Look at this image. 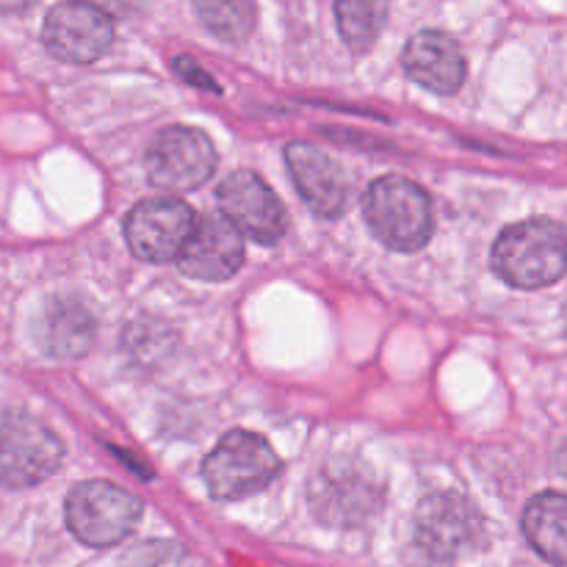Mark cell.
I'll list each match as a JSON object with an SVG mask.
<instances>
[{"mask_svg": "<svg viewBox=\"0 0 567 567\" xmlns=\"http://www.w3.org/2000/svg\"><path fill=\"white\" fill-rule=\"evenodd\" d=\"M172 66H175V70L181 72L183 78H186V81H192L194 86H203V89H210V92H219V86H214V81H210V78L205 75L199 66H194V61L186 59V55L175 59V64H172Z\"/></svg>", "mask_w": 567, "mask_h": 567, "instance_id": "19", "label": "cell"}, {"mask_svg": "<svg viewBox=\"0 0 567 567\" xmlns=\"http://www.w3.org/2000/svg\"><path fill=\"white\" fill-rule=\"evenodd\" d=\"M89 3H94L97 9H103L105 14L111 17H127L133 14V11L142 9L144 0H89Z\"/></svg>", "mask_w": 567, "mask_h": 567, "instance_id": "20", "label": "cell"}, {"mask_svg": "<svg viewBox=\"0 0 567 567\" xmlns=\"http://www.w3.org/2000/svg\"><path fill=\"white\" fill-rule=\"evenodd\" d=\"M64 446L44 421L25 410L0 413V487L25 491L61 468Z\"/></svg>", "mask_w": 567, "mask_h": 567, "instance_id": "3", "label": "cell"}, {"mask_svg": "<svg viewBox=\"0 0 567 567\" xmlns=\"http://www.w3.org/2000/svg\"><path fill=\"white\" fill-rule=\"evenodd\" d=\"M197 17L214 37L227 42H241L252 33L258 20L255 0H194Z\"/></svg>", "mask_w": 567, "mask_h": 567, "instance_id": "18", "label": "cell"}, {"mask_svg": "<svg viewBox=\"0 0 567 567\" xmlns=\"http://www.w3.org/2000/svg\"><path fill=\"white\" fill-rule=\"evenodd\" d=\"M197 216L183 199H142L125 219V238L131 252L147 264H166L183 252L192 238Z\"/></svg>", "mask_w": 567, "mask_h": 567, "instance_id": "6", "label": "cell"}, {"mask_svg": "<svg viewBox=\"0 0 567 567\" xmlns=\"http://www.w3.org/2000/svg\"><path fill=\"white\" fill-rule=\"evenodd\" d=\"M64 515L78 540L92 548H105L122 543L136 529L142 502L114 482L94 480L72 487Z\"/></svg>", "mask_w": 567, "mask_h": 567, "instance_id": "5", "label": "cell"}, {"mask_svg": "<svg viewBox=\"0 0 567 567\" xmlns=\"http://www.w3.org/2000/svg\"><path fill=\"white\" fill-rule=\"evenodd\" d=\"M216 147L197 127H164L147 150L150 181L166 192H188L214 175Z\"/></svg>", "mask_w": 567, "mask_h": 567, "instance_id": "8", "label": "cell"}, {"mask_svg": "<svg viewBox=\"0 0 567 567\" xmlns=\"http://www.w3.org/2000/svg\"><path fill=\"white\" fill-rule=\"evenodd\" d=\"M363 214L371 233L393 252H415L432 238V203L419 183L385 175L365 192Z\"/></svg>", "mask_w": 567, "mask_h": 567, "instance_id": "2", "label": "cell"}, {"mask_svg": "<svg viewBox=\"0 0 567 567\" xmlns=\"http://www.w3.org/2000/svg\"><path fill=\"white\" fill-rule=\"evenodd\" d=\"M97 336L92 305L78 297H53L33 319V341L44 354L59 360L83 358Z\"/></svg>", "mask_w": 567, "mask_h": 567, "instance_id": "13", "label": "cell"}, {"mask_svg": "<svg viewBox=\"0 0 567 567\" xmlns=\"http://www.w3.org/2000/svg\"><path fill=\"white\" fill-rule=\"evenodd\" d=\"M244 264V233L225 214L197 219L192 238L177 255V266L186 277L203 282H225Z\"/></svg>", "mask_w": 567, "mask_h": 567, "instance_id": "11", "label": "cell"}, {"mask_svg": "<svg viewBox=\"0 0 567 567\" xmlns=\"http://www.w3.org/2000/svg\"><path fill=\"white\" fill-rule=\"evenodd\" d=\"M391 0H336V20L343 42L352 50H369L388 20Z\"/></svg>", "mask_w": 567, "mask_h": 567, "instance_id": "17", "label": "cell"}, {"mask_svg": "<svg viewBox=\"0 0 567 567\" xmlns=\"http://www.w3.org/2000/svg\"><path fill=\"white\" fill-rule=\"evenodd\" d=\"M286 164L299 197L321 219H338L349 203V181L341 164L324 150L305 142H291L286 147Z\"/></svg>", "mask_w": 567, "mask_h": 567, "instance_id": "12", "label": "cell"}, {"mask_svg": "<svg viewBox=\"0 0 567 567\" xmlns=\"http://www.w3.org/2000/svg\"><path fill=\"white\" fill-rule=\"evenodd\" d=\"M524 535L551 565L567 567V496L540 493L526 504Z\"/></svg>", "mask_w": 567, "mask_h": 567, "instance_id": "16", "label": "cell"}, {"mask_svg": "<svg viewBox=\"0 0 567 567\" xmlns=\"http://www.w3.org/2000/svg\"><path fill=\"white\" fill-rule=\"evenodd\" d=\"M404 70L432 94H454L465 81V59L449 33L421 31L404 48Z\"/></svg>", "mask_w": 567, "mask_h": 567, "instance_id": "15", "label": "cell"}, {"mask_svg": "<svg viewBox=\"0 0 567 567\" xmlns=\"http://www.w3.org/2000/svg\"><path fill=\"white\" fill-rule=\"evenodd\" d=\"M491 258L513 288L554 286L567 271V230L551 219L518 221L496 238Z\"/></svg>", "mask_w": 567, "mask_h": 567, "instance_id": "1", "label": "cell"}, {"mask_svg": "<svg viewBox=\"0 0 567 567\" xmlns=\"http://www.w3.org/2000/svg\"><path fill=\"white\" fill-rule=\"evenodd\" d=\"M114 39L111 14L89 0H61L44 17L42 42L50 55L70 64H92Z\"/></svg>", "mask_w": 567, "mask_h": 567, "instance_id": "9", "label": "cell"}, {"mask_svg": "<svg viewBox=\"0 0 567 567\" xmlns=\"http://www.w3.org/2000/svg\"><path fill=\"white\" fill-rule=\"evenodd\" d=\"M310 504L327 524L354 526L374 515V509L380 507V496H377L374 482L360 476L354 468H327L310 485Z\"/></svg>", "mask_w": 567, "mask_h": 567, "instance_id": "14", "label": "cell"}, {"mask_svg": "<svg viewBox=\"0 0 567 567\" xmlns=\"http://www.w3.org/2000/svg\"><path fill=\"white\" fill-rule=\"evenodd\" d=\"M485 537L480 509L460 493H435L415 513V540L430 557L457 559Z\"/></svg>", "mask_w": 567, "mask_h": 567, "instance_id": "7", "label": "cell"}, {"mask_svg": "<svg viewBox=\"0 0 567 567\" xmlns=\"http://www.w3.org/2000/svg\"><path fill=\"white\" fill-rule=\"evenodd\" d=\"M282 463L269 441L255 432H230L216 443L203 463L208 493L219 502H236L269 487Z\"/></svg>", "mask_w": 567, "mask_h": 567, "instance_id": "4", "label": "cell"}, {"mask_svg": "<svg viewBox=\"0 0 567 567\" xmlns=\"http://www.w3.org/2000/svg\"><path fill=\"white\" fill-rule=\"evenodd\" d=\"M216 197H219L221 214L255 244L271 247L286 236V208H282L280 197L271 192L269 183L260 181L255 172L227 175Z\"/></svg>", "mask_w": 567, "mask_h": 567, "instance_id": "10", "label": "cell"}]
</instances>
